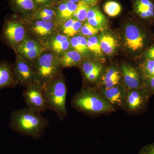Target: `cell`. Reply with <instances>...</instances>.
Wrapping results in <instances>:
<instances>
[{"instance_id": "obj_17", "label": "cell", "mask_w": 154, "mask_h": 154, "mask_svg": "<svg viewBox=\"0 0 154 154\" xmlns=\"http://www.w3.org/2000/svg\"><path fill=\"white\" fill-rule=\"evenodd\" d=\"M154 5L150 0H137L135 10L138 15L143 19H149L154 16Z\"/></svg>"}, {"instance_id": "obj_21", "label": "cell", "mask_w": 154, "mask_h": 154, "mask_svg": "<svg viewBox=\"0 0 154 154\" xmlns=\"http://www.w3.org/2000/svg\"><path fill=\"white\" fill-rule=\"evenodd\" d=\"M99 38L103 52L110 55L114 52L117 46V42L112 35L109 33H102Z\"/></svg>"}, {"instance_id": "obj_1", "label": "cell", "mask_w": 154, "mask_h": 154, "mask_svg": "<svg viewBox=\"0 0 154 154\" xmlns=\"http://www.w3.org/2000/svg\"><path fill=\"white\" fill-rule=\"evenodd\" d=\"M49 120L27 107L11 113L9 127L14 132L38 140L44 134Z\"/></svg>"}, {"instance_id": "obj_5", "label": "cell", "mask_w": 154, "mask_h": 154, "mask_svg": "<svg viewBox=\"0 0 154 154\" xmlns=\"http://www.w3.org/2000/svg\"><path fill=\"white\" fill-rule=\"evenodd\" d=\"M15 86H28L38 83L33 63L18 57L13 66Z\"/></svg>"}, {"instance_id": "obj_8", "label": "cell", "mask_w": 154, "mask_h": 154, "mask_svg": "<svg viewBox=\"0 0 154 154\" xmlns=\"http://www.w3.org/2000/svg\"><path fill=\"white\" fill-rule=\"evenodd\" d=\"M2 35L6 42L16 48L25 39L26 31L25 27L20 22L8 20L4 25Z\"/></svg>"}, {"instance_id": "obj_12", "label": "cell", "mask_w": 154, "mask_h": 154, "mask_svg": "<svg viewBox=\"0 0 154 154\" xmlns=\"http://www.w3.org/2000/svg\"><path fill=\"white\" fill-rule=\"evenodd\" d=\"M122 79V72L118 69L109 67L102 72L98 80V90H105L118 85L121 84Z\"/></svg>"}, {"instance_id": "obj_35", "label": "cell", "mask_w": 154, "mask_h": 154, "mask_svg": "<svg viewBox=\"0 0 154 154\" xmlns=\"http://www.w3.org/2000/svg\"><path fill=\"white\" fill-rule=\"evenodd\" d=\"M84 2L87 4L88 5H93L97 2V0H82Z\"/></svg>"}, {"instance_id": "obj_16", "label": "cell", "mask_w": 154, "mask_h": 154, "mask_svg": "<svg viewBox=\"0 0 154 154\" xmlns=\"http://www.w3.org/2000/svg\"><path fill=\"white\" fill-rule=\"evenodd\" d=\"M48 45L54 52L60 54L68 49L70 42L66 35L58 34L51 36L48 41Z\"/></svg>"}, {"instance_id": "obj_13", "label": "cell", "mask_w": 154, "mask_h": 154, "mask_svg": "<svg viewBox=\"0 0 154 154\" xmlns=\"http://www.w3.org/2000/svg\"><path fill=\"white\" fill-rule=\"evenodd\" d=\"M121 72L124 86L128 90L144 87L141 75L132 66L123 64Z\"/></svg>"}, {"instance_id": "obj_25", "label": "cell", "mask_w": 154, "mask_h": 154, "mask_svg": "<svg viewBox=\"0 0 154 154\" xmlns=\"http://www.w3.org/2000/svg\"><path fill=\"white\" fill-rule=\"evenodd\" d=\"M140 70L143 81L144 80L153 75L154 60L146 59L143 63L140 66Z\"/></svg>"}, {"instance_id": "obj_4", "label": "cell", "mask_w": 154, "mask_h": 154, "mask_svg": "<svg viewBox=\"0 0 154 154\" xmlns=\"http://www.w3.org/2000/svg\"><path fill=\"white\" fill-rule=\"evenodd\" d=\"M33 63L37 82L43 88L61 73L60 58L50 53L42 54Z\"/></svg>"}, {"instance_id": "obj_34", "label": "cell", "mask_w": 154, "mask_h": 154, "mask_svg": "<svg viewBox=\"0 0 154 154\" xmlns=\"http://www.w3.org/2000/svg\"><path fill=\"white\" fill-rule=\"evenodd\" d=\"M146 54V59L154 60V46L150 48L148 50Z\"/></svg>"}, {"instance_id": "obj_18", "label": "cell", "mask_w": 154, "mask_h": 154, "mask_svg": "<svg viewBox=\"0 0 154 154\" xmlns=\"http://www.w3.org/2000/svg\"><path fill=\"white\" fill-rule=\"evenodd\" d=\"M54 23L52 21L38 20L33 23L32 30L37 36H45L51 35L55 29Z\"/></svg>"}, {"instance_id": "obj_2", "label": "cell", "mask_w": 154, "mask_h": 154, "mask_svg": "<svg viewBox=\"0 0 154 154\" xmlns=\"http://www.w3.org/2000/svg\"><path fill=\"white\" fill-rule=\"evenodd\" d=\"M72 104L78 111L88 114L110 113L116 110L98 91L90 88L83 89L75 94Z\"/></svg>"}, {"instance_id": "obj_30", "label": "cell", "mask_w": 154, "mask_h": 154, "mask_svg": "<svg viewBox=\"0 0 154 154\" xmlns=\"http://www.w3.org/2000/svg\"><path fill=\"white\" fill-rule=\"evenodd\" d=\"M66 8L60 17L61 19L68 20L72 19V17H73L74 13L77 9V4L71 2L69 1L66 2Z\"/></svg>"}, {"instance_id": "obj_27", "label": "cell", "mask_w": 154, "mask_h": 154, "mask_svg": "<svg viewBox=\"0 0 154 154\" xmlns=\"http://www.w3.org/2000/svg\"><path fill=\"white\" fill-rule=\"evenodd\" d=\"M104 10L109 17H115L118 16L121 12V6L117 2L109 1L104 5Z\"/></svg>"}, {"instance_id": "obj_19", "label": "cell", "mask_w": 154, "mask_h": 154, "mask_svg": "<svg viewBox=\"0 0 154 154\" xmlns=\"http://www.w3.org/2000/svg\"><path fill=\"white\" fill-rule=\"evenodd\" d=\"M88 23L95 28L101 29L106 22L105 17L98 8H91L87 15Z\"/></svg>"}, {"instance_id": "obj_10", "label": "cell", "mask_w": 154, "mask_h": 154, "mask_svg": "<svg viewBox=\"0 0 154 154\" xmlns=\"http://www.w3.org/2000/svg\"><path fill=\"white\" fill-rule=\"evenodd\" d=\"M128 90L123 85H120L98 92L114 108H123L125 105Z\"/></svg>"}, {"instance_id": "obj_28", "label": "cell", "mask_w": 154, "mask_h": 154, "mask_svg": "<svg viewBox=\"0 0 154 154\" xmlns=\"http://www.w3.org/2000/svg\"><path fill=\"white\" fill-rule=\"evenodd\" d=\"M56 16V14L54 11L51 9L45 8L37 13L35 18L43 21H52Z\"/></svg>"}, {"instance_id": "obj_33", "label": "cell", "mask_w": 154, "mask_h": 154, "mask_svg": "<svg viewBox=\"0 0 154 154\" xmlns=\"http://www.w3.org/2000/svg\"><path fill=\"white\" fill-rule=\"evenodd\" d=\"M138 154H154V142L142 147Z\"/></svg>"}, {"instance_id": "obj_37", "label": "cell", "mask_w": 154, "mask_h": 154, "mask_svg": "<svg viewBox=\"0 0 154 154\" xmlns=\"http://www.w3.org/2000/svg\"><path fill=\"white\" fill-rule=\"evenodd\" d=\"M81 0H69V2H71L74 3H76L77 2H79L80 1H81Z\"/></svg>"}, {"instance_id": "obj_36", "label": "cell", "mask_w": 154, "mask_h": 154, "mask_svg": "<svg viewBox=\"0 0 154 154\" xmlns=\"http://www.w3.org/2000/svg\"><path fill=\"white\" fill-rule=\"evenodd\" d=\"M34 1L36 4L41 5V4H44L47 2L49 0H34Z\"/></svg>"}, {"instance_id": "obj_20", "label": "cell", "mask_w": 154, "mask_h": 154, "mask_svg": "<svg viewBox=\"0 0 154 154\" xmlns=\"http://www.w3.org/2000/svg\"><path fill=\"white\" fill-rule=\"evenodd\" d=\"M82 57L79 53L75 50L69 51L64 53L60 58L61 68L76 66L80 64Z\"/></svg>"}, {"instance_id": "obj_24", "label": "cell", "mask_w": 154, "mask_h": 154, "mask_svg": "<svg viewBox=\"0 0 154 154\" xmlns=\"http://www.w3.org/2000/svg\"><path fill=\"white\" fill-rule=\"evenodd\" d=\"M90 8L89 5L81 0L77 4V9L74 13L73 17L80 22L85 21L87 20L88 13Z\"/></svg>"}, {"instance_id": "obj_15", "label": "cell", "mask_w": 154, "mask_h": 154, "mask_svg": "<svg viewBox=\"0 0 154 154\" xmlns=\"http://www.w3.org/2000/svg\"><path fill=\"white\" fill-rule=\"evenodd\" d=\"M15 87L13 66L6 62L0 61V90Z\"/></svg>"}, {"instance_id": "obj_9", "label": "cell", "mask_w": 154, "mask_h": 154, "mask_svg": "<svg viewBox=\"0 0 154 154\" xmlns=\"http://www.w3.org/2000/svg\"><path fill=\"white\" fill-rule=\"evenodd\" d=\"M145 35L137 26L129 25L125 30V43L128 49L133 51H139L145 45Z\"/></svg>"}, {"instance_id": "obj_3", "label": "cell", "mask_w": 154, "mask_h": 154, "mask_svg": "<svg viewBox=\"0 0 154 154\" xmlns=\"http://www.w3.org/2000/svg\"><path fill=\"white\" fill-rule=\"evenodd\" d=\"M47 109L64 120L68 114L66 107L67 88L61 72L43 88Z\"/></svg>"}, {"instance_id": "obj_29", "label": "cell", "mask_w": 154, "mask_h": 154, "mask_svg": "<svg viewBox=\"0 0 154 154\" xmlns=\"http://www.w3.org/2000/svg\"><path fill=\"white\" fill-rule=\"evenodd\" d=\"M100 30V29L95 28L87 22L82 25L80 32L83 36L90 37L95 36L99 33Z\"/></svg>"}, {"instance_id": "obj_26", "label": "cell", "mask_w": 154, "mask_h": 154, "mask_svg": "<svg viewBox=\"0 0 154 154\" xmlns=\"http://www.w3.org/2000/svg\"><path fill=\"white\" fill-rule=\"evenodd\" d=\"M87 45L88 49L92 51L98 57L103 55V51L101 48L99 38L96 36H92L87 39Z\"/></svg>"}, {"instance_id": "obj_22", "label": "cell", "mask_w": 154, "mask_h": 154, "mask_svg": "<svg viewBox=\"0 0 154 154\" xmlns=\"http://www.w3.org/2000/svg\"><path fill=\"white\" fill-rule=\"evenodd\" d=\"M82 25V22L76 19H69L66 21L63 26V31L66 36L73 37L80 32Z\"/></svg>"}, {"instance_id": "obj_11", "label": "cell", "mask_w": 154, "mask_h": 154, "mask_svg": "<svg viewBox=\"0 0 154 154\" xmlns=\"http://www.w3.org/2000/svg\"><path fill=\"white\" fill-rule=\"evenodd\" d=\"M20 56L33 63L43 52V48L34 39L25 38L16 48Z\"/></svg>"}, {"instance_id": "obj_14", "label": "cell", "mask_w": 154, "mask_h": 154, "mask_svg": "<svg viewBox=\"0 0 154 154\" xmlns=\"http://www.w3.org/2000/svg\"><path fill=\"white\" fill-rule=\"evenodd\" d=\"M103 66L100 63L91 61H84L81 66L85 79L90 83L98 81L103 72Z\"/></svg>"}, {"instance_id": "obj_23", "label": "cell", "mask_w": 154, "mask_h": 154, "mask_svg": "<svg viewBox=\"0 0 154 154\" xmlns=\"http://www.w3.org/2000/svg\"><path fill=\"white\" fill-rule=\"evenodd\" d=\"M70 42L72 47L81 54H86L89 50L87 45V39L84 36L81 35L73 36Z\"/></svg>"}, {"instance_id": "obj_7", "label": "cell", "mask_w": 154, "mask_h": 154, "mask_svg": "<svg viewBox=\"0 0 154 154\" xmlns=\"http://www.w3.org/2000/svg\"><path fill=\"white\" fill-rule=\"evenodd\" d=\"M150 97L148 90L144 86L128 90L124 107L131 113H142L147 107Z\"/></svg>"}, {"instance_id": "obj_31", "label": "cell", "mask_w": 154, "mask_h": 154, "mask_svg": "<svg viewBox=\"0 0 154 154\" xmlns=\"http://www.w3.org/2000/svg\"><path fill=\"white\" fill-rule=\"evenodd\" d=\"M18 7L26 11H30L34 7L33 0H14Z\"/></svg>"}, {"instance_id": "obj_6", "label": "cell", "mask_w": 154, "mask_h": 154, "mask_svg": "<svg viewBox=\"0 0 154 154\" xmlns=\"http://www.w3.org/2000/svg\"><path fill=\"white\" fill-rule=\"evenodd\" d=\"M22 96L26 107L30 110L39 114L48 110L44 88L38 83L26 87L22 92Z\"/></svg>"}, {"instance_id": "obj_32", "label": "cell", "mask_w": 154, "mask_h": 154, "mask_svg": "<svg viewBox=\"0 0 154 154\" xmlns=\"http://www.w3.org/2000/svg\"><path fill=\"white\" fill-rule=\"evenodd\" d=\"M143 82L144 86L148 90L151 97L154 94V75L144 80Z\"/></svg>"}]
</instances>
